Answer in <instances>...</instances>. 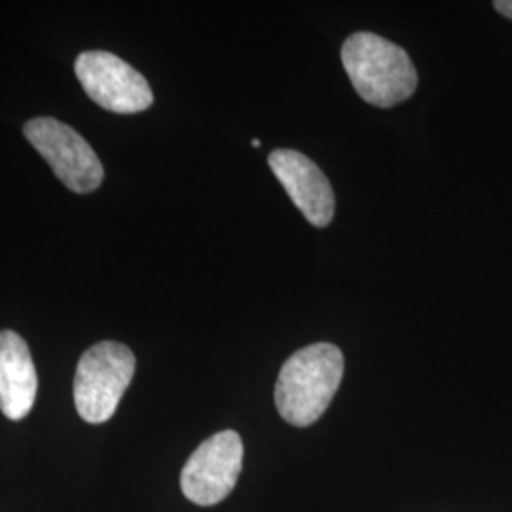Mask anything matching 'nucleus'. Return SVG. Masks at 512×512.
<instances>
[{
  "instance_id": "1",
  "label": "nucleus",
  "mask_w": 512,
  "mask_h": 512,
  "mask_svg": "<svg viewBox=\"0 0 512 512\" xmlns=\"http://www.w3.org/2000/svg\"><path fill=\"white\" fill-rule=\"evenodd\" d=\"M344 376V355L332 344H311L293 353L275 382V406L294 427H308L332 403Z\"/></svg>"
},
{
  "instance_id": "2",
  "label": "nucleus",
  "mask_w": 512,
  "mask_h": 512,
  "mask_svg": "<svg viewBox=\"0 0 512 512\" xmlns=\"http://www.w3.org/2000/svg\"><path fill=\"white\" fill-rule=\"evenodd\" d=\"M342 65L361 99L391 109L418 88V73L401 46L374 33H355L342 46Z\"/></svg>"
},
{
  "instance_id": "3",
  "label": "nucleus",
  "mask_w": 512,
  "mask_h": 512,
  "mask_svg": "<svg viewBox=\"0 0 512 512\" xmlns=\"http://www.w3.org/2000/svg\"><path fill=\"white\" fill-rule=\"evenodd\" d=\"M135 355L120 342H99L88 349L76 366L74 404L88 423L109 421L122 401L133 376Z\"/></svg>"
},
{
  "instance_id": "4",
  "label": "nucleus",
  "mask_w": 512,
  "mask_h": 512,
  "mask_svg": "<svg viewBox=\"0 0 512 512\" xmlns=\"http://www.w3.org/2000/svg\"><path fill=\"white\" fill-rule=\"evenodd\" d=\"M23 133L69 190L90 194L103 183L101 160L76 129L55 118H35L25 124Z\"/></svg>"
},
{
  "instance_id": "5",
  "label": "nucleus",
  "mask_w": 512,
  "mask_h": 512,
  "mask_svg": "<svg viewBox=\"0 0 512 512\" xmlns=\"http://www.w3.org/2000/svg\"><path fill=\"white\" fill-rule=\"evenodd\" d=\"M74 73L90 99L110 112L135 114L154 103L147 78L118 55L103 50L84 52L74 63Z\"/></svg>"
},
{
  "instance_id": "6",
  "label": "nucleus",
  "mask_w": 512,
  "mask_h": 512,
  "mask_svg": "<svg viewBox=\"0 0 512 512\" xmlns=\"http://www.w3.org/2000/svg\"><path fill=\"white\" fill-rule=\"evenodd\" d=\"M243 467V442L236 431L203 440L181 473V490L196 505L211 507L232 494Z\"/></svg>"
},
{
  "instance_id": "7",
  "label": "nucleus",
  "mask_w": 512,
  "mask_h": 512,
  "mask_svg": "<svg viewBox=\"0 0 512 512\" xmlns=\"http://www.w3.org/2000/svg\"><path fill=\"white\" fill-rule=\"evenodd\" d=\"M268 164L306 220L315 228L329 226L336 200L327 175L308 156L291 148L274 150Z\"/></svg>"
},
{
  "instance_id": "8",
  "label": "nucleus",
  "mask_w": 512,
  "mask_h": 512,
  "mask_svg": "<svg viewBox=\"0 0 512 512\" xmlns=\"http://www.w3.org/2000/svg\"><path fill=\"white\" fill-rule=\"evenodd\" d=\"M37 368L27 342L14 330L0 332V412L23 420L37 399Z\"/></svg>"
},
{
  "instance_id": "9",
  "label": "nucleus",
  "mask_w": 512,
  "mask_h": 512,
  "mask_svg": "<svg viewBox=\"0 0 512 512\" xmlns=\"http://www.w3.org/2000/svg\"><path fill=\"white\" fill-rule=\"evenodd\" d=\"M494 6L501 16L512 19V0H497L494 2Z\"/></svg>"
},
{
  "instance_id": "10",
  "label": "nucleus",
  "mask_w": 512,
  "mask_h": 512,
  "mask_svg": "<svg viewBox=\"0 0 512 512\" xmlns=\"http://www.w3.org/2000/svg\"><path fill=\"white\" fill-rule=\"evenodd\" d=\"M260 145H262V143H260L258 139H253V147L258 148Z\"/></svg>"
}]
</instances>
